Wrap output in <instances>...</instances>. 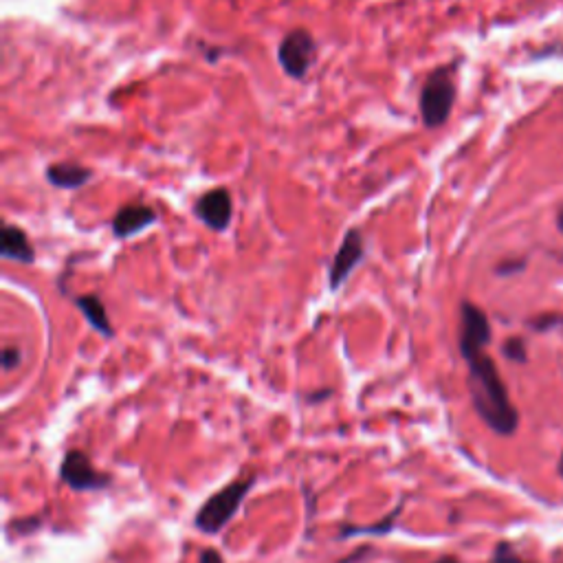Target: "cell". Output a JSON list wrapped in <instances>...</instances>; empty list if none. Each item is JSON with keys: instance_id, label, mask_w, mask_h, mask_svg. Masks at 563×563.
<instances>
[{"instance_id": "d6986e66", "label": "cell", "mask_w": 563, "mask_h": 563, "mask_svg": "<svg viewBox=\"0 0 563 563\" xmlns=\"http://www.w3.org/2000/svg\"><path fill=\"white\" fill-rule=\"evenodd\" d=\"M557 223H559V229L563 231V209L559 212V218H557Z\"/></svg>"}, {"instance_id": "5b68a950", "label": "cell", "mask_w": 563, "mask_h": 563, "mask_svg": "<svg viewBox=\"0 0 563 563\" xmlns=\"http://www.w3.org/2000/svg\"><path fill=\"white\" fill-rule=\"evenodd\" d=\"M366 258V245H363V236L359 229H348L344 242H341L335 260L330 264V273H328V286L330 291H339L341 286L348 282V278L352 275L359 264Z\"/></svg>"}, {"instance_id": "7a4b0ae2", "label": "cell", "mask_w": 563, "mask_h": 563, "mask_svg": "<svg viewBox=\"0 0 563 563\" xmlns=\"http://www.w3.org/2000/svg\"><path fill=\"white\" fill-rule=\"evenodd\" d=\"M456 104V82L451 77V69H436L427 77L418 99V110H421L423 126L427 130H434L447 124V119Z\"/></svg>"}, {"instance_id": "2e32d148", "label": "cell", "mask_w": 563, "mask_h": 563, "mask_svg": "<svg viewBox=\"0 0 563 563\" xmlns=\"http://www.w3.org/2000/svg\"><path fill=\"white\" fill-rule=\"evenodd\" d=\"M522 269H524V262L513 260V262H502L500 267H498V273L500 275H511V273H517V271H522Z\"/></svg>"}, {"instance_id": "5bb4252c", "label": "cell", "mask_w": 563, "mask_h": 563, "mask_svg": "<svg viewBox=\"0 0 563 563\" xmlns=\"http://www.w3.org/2000/svg\"><path fill=\"white\" fill-rule=\"evenodd\" d=\"M491 563H526V561H522L520 557H517L509 544H500L498 550H495Z\"/></svg>"}, {"instance_id": "277c9868", "label": "cell", "mask_w": 563, "mask_h": 563, "mask_svg": "<svg viewBox=\"0 0 563 563\" xmlns=\"http://www.w3.org/2000/svg\"><path fill=\"white\" fill-rule=\"evenodd\" d=\"M317 53V44L311 31L306 29H293L286 33L278 47V60L284 73L293 77V80H304L311 71L313 60Z\"/></svg>"}, {"instance_id": "6da1fadb", "label": "cell", "mask_w": 563, "mask_h": 563, "mask_svg": "<svg viewBox=\"0 0 563 563\" xmlns=\"http://www.w3.org/2000/svg\"><path fill=\"white\" fill-rule=\"evenodd\" d=\"M462 357L469 366V392L480 418L493 432L511 436L520 423V416H517L493 359L484 350L467 352Z\"/></svg>"}, {"instance_id": "ba28073f", "label": "cell", "mask_w": 563, "mask_h": 563, "mask_svg": "<svg viewBox=\"0 0 563 563\" xmlns=\"http://www.w3.org/2000/svg\"><path fill=\"white\" fill-rule=\"evenodd\" d=\"M62 480L69 484L73 491H95L102 489L106 484V478L102 473L95 471L86 454L82 451H69L62 462Z\"/></svg>"}, {"instance_id": "8992f818", "label": "cell", "mask_w": 563, "mask_h": 563, "mask_svg": "<svg viewBox=\"0 0 563 563\" xmlns=\"http://www.w3.org/2000/svg\"><path fill=\"white\" fill-rule=\"evenodd\" d=\"M194 216L201 220L205 227L212 231H227L231 225V216H234V203H231V194L227 187H216V190L205 192L194 203Z\"/></svg>"}, {"instance_id": "30bf717a", "label": "cell", "mask_w": 563, "mask_h": 563, "mask_svg": "<svg viewBox=\"0 0 563 563\" xmlns=\"http://www.w3.org/2000/svg\"><path fill=\"white\" fill-rule=\"evenodd\" d=\"M91 179L93 172L77 163H51L47 168V181L58 190H80Z\"/></svg>"}, {"instance_id": "3957f363", "label": "cell", "mask_w": 563, "mask_h": 563, "mask_svg": "<svg viewBox=\"0 0 563 563\" xmlns=\"http://www.w3.org/2000/svg\"><path fill=\"white\" fill-rule=\"evenodd\" d=\"M251 484V480H236L229 487L220 489L214 498H209L201 506V511L196 515V528H201L203 533L209 535L223 531V526L236 515L240 504L245 502Z\"/></svg>"}, {"instance_id": "9a60e30c", "label": "cell", "mask_w": 563, "mask_h": 563, "mask_svg": "<svg viewBox=\"0 0 563 563\" xmlns=\"http://www.w3.org/2000/svg\"><path fill=\"white\" fill-rule=\"evenodd\" d=\"M20 359H22V355H20L18 348L7 346V348L3 350V368H5L7 372H9V370H16V368L20 366Z\"/></svg>"}, {"instance_id": "9c48e42d", "label": "cell", "mask_w": 563, "mask_h": 563, "mask_svg": "<svg viewBox=\"0 0 563 563\" xmlns=\"http://www.w3.org/2000/svg\"><path fill=\"white\" fill-rule=\"evenodd\" d=\"M157 223V212L152 207L143 205V203H135V205H124L119 212L113 216V234L119 240H128L132 236L141 234L143 229L152 227Z\"/></svg>"}, {"instance_id": "4fadbf2b", "label": "cell", "mask_w": 563, "mask_h": 563, "mask_svg": "<svg viewBox=\"0 0 563 563\" xmlns=\"http://www.w3.org/2000/svg\"><path fill=\"white\" fill-rule=\"evenodd\" d=\"M504 357L506 359H511L515 363H524L526 361V344L520 339V337H511V339H506V344H504Z\"/></svg>"}, {"instance_id": "ffe728a7", "label": "cell", "mask_w": 563, "mask_h": 563, "mask_svg": "<svg viewBox=\"0 0 563 563\" xmlns=\"http://www.w3.org/2000/svg\"><path fill=\"white\" fill-rule=\"evenodd\" d=\"M559 471H561V476H563V454H561V460H559Z\"/></svg>"}, {"instance_id": "52a82bcc", "label": "cell", "mask_w": 563, "mask_h": 563, "mask_svg": "<svg viewBox=\"0 0 563 563\" xmlns=\"http://www.w3.org/2000/svg\"><path fill=\"white\" fill-rule=\"evenodd\" d=\"M491 341V324L476 304L462 302L460 306V352L484 350Z\"/></svg>"}, {"instance_id": "7c38bea8", "label": "cell", "mask_w": 563, "mask_h": 563, "mask_svg": "<svg viewBox=\"0 0 563 563\" xmlns=\"http://www.w3.org/2000/svg\"><path fill=\"white\" fill-rule=\"evenodd\" d=\"M75 306L80 308V313L86 317V322L91 324L99 335H104V337H113L115 335L113 324H110L108 313H106V306H104L102 300H99L97 295H80V297H75Z\"/></svg>"}, {"instance_id": "8fae6325", "label": "cell", "mask_w": 563, "mask_h": 563, "mask_svg": "<svg viewBox=\"0 0 563 563\" xmlns=\"http://www.w3.org/2000/svg\"><path fill=\"white\" fill-rule=\"evenodd\" d=\"M0 256H3L5 260H14V262H22V264H31L33 260H36V251H33L25 229H20L16 225H5Z\"/></svg>"}, {"instance_id": "e0dca14e", "label": "cell", "mask_w": 563, "mask_h": 563, "mask_svg": "<svg viewBox=\"0 0 563 563\" xmlns=\"http://www.w3.org/2000/svg\"><path fill=\"white\" fill-rule=\"evenodd\" d=\"M201 563H223V557H220L216 550H205V553L201 555Z\"/></svg>"}, {"instance_id": "ac0fdd59", "label": "cell", "mask_w": 563, "mask_h": 563, "mask_svg": "<svg viewBox=\"0 0 563 563\" xmlns=\"http://www.w3.org/2000/svg\"><path fill=\"white\" fill-rule=\"evenodd\" d=\"M434 563H460L456 557H443V559H438Z\"/></svg>"}]
</instances>
